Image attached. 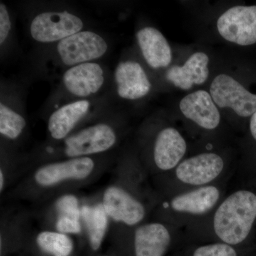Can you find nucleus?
Segmentation results:
<instances>
[{"label":"nucleus","mask_w":256,"mask_h":256,"mask_svg":"<svg viewBox=\"0 0 256 256\" xmlns=\"http://www.w3.org/2000/svg\"><path fill=\"white\" fill-rule=\"evenodd\" d=\"M26 126V120L3 102L0 104V133L11 140L16 139Z\"/></svg>","instance_id":"21"},{"label":"nucleus","mask_w":256,"mask_h":256,"mask_svg":"<svg viewBox=\"0 0 256 256\" xmlns=\"http://www.w3.org/2000/svg\"><path fill=\"white\" fill-rule=\"evenodd\" d=\"M94 169V162L90 158H76L44 166L37 172L35 178L40 184L50 186L67 178H86Z\"/></svg>","instance_id":"12"},{"label":"nucleus","mask_w":256,"mask_h":256,"mask_svg":"<svg viewBox=\"0 0 256 256\" xmlns=\"http://www.w3.org/2000/svg\"><path fill=\"white\" fill-rule=\"evenodd\" d=\"M38 246L53 256H69L73 252V242L64 234L43 232L37 238Z\"/></svg>","instance_id":"20"},{"label":"nucleus","mask_w":256,"mask_h":256,"mask_svg":"<svg viewBox=\"0 0 256 256\" xmlns=\"http://www.w3.org/2000/svg\"><path fill=\"white\" fill-rule=\"evenodd\" d=\"M210 94L218 107L230 108L240 117L248 118L256 112V95L229 76H217L210 86Z\"/></svg>","instance_id":"4"},{"label":"nucleus","mask_w":256,"mask_h":256,"mask_svg":"<svg viewBox=\"0 0 256 256\" xmlns=\"http://www.w3.org/2000/svg\"><path fill=\"white\" fill-rule=\"evenodd\" d=\"M90 102L86 100L75 101L60 107L50 116L48 130L55 140H63L88 114Z\"/></svg>","instance_id":"16"},{"label":"nucleus","mask_w":256,"mask_h":256,"mask_svg":"<svg viewBox=\"0 0 256 256\" xmlns=\"http://www.w3.org/2000/svg\"><path fill=\"white\" fill-rule=\"evenodd\" d=\"M218 32L228 42L240 46L256 43V6L230 8L218 20Z\"/></svg>","instance_id":"5"},{"label":"nucleus","mask_w":256,"mask_h":256,"mask_svg":"<svg viewBox=\"0 0 256 256\" xmlns=\"http://www.w3.org/2000/svg\"><path fill=\"white\" fill-rule=\"evenodd\" d=\"M224 166L220 156L212 153L202 154L182 163L176 170V176L188 184H206L220 176Z\"/></svg>","instance_id":"9"},{"label":"nucleus","mask_w":256,"mask_h":256,"mask_svg":"<svg viewBox=\"0 0 256 256\" xmlns=\"http://www.w3.org/2000/svg\"><path fill=\"white\" fill-rule=\"evenodd\" d=\"M218 198V190L214 186H206L176 197L172 206L176 212L203 214L215 206Z\"/></svg>","instance_id":"18"},{"label":"nucleus","mask_w":256,"mask_h":256,"mask_svg":"<svg viewBox=\"0 0 256 256\" xmlns=\"http://www.w3.org/2000/svg\"><path fill=\"white\" fill-rule=\"evenodd\" d=\"M186 152V143L174 128H166L156 138L154 146V161L160 170L174 168Z\"/></svg>","instance_id":"15"},{"label":"nucleus","mask_w":256,"mask_h":256,"mask_svg":"<svg viewBox=\"0 0 256 256\" xmlns=\"http://www.w3.org/2000/svg\"><path fill=\"white\" fill-rule=\"evenodd\" d=\"M108 45L95 32L85 31L76 34L58 42L57 52L64 65L73 67L90 63L107 53Z\"/></svg>","instance_id":"3"},{"label":"nucleus","mask_w":256,"mask_h":256,"mask_svg":"<svg viewBox=\"0 0 256 256\" xmlns=\"http://www.w3.org/2000/svg\"><path fill=\"white\" fill-rule=\"evenodd\" d=\"M84 25L82 18L68 12H47L35 16L30 33L37 42L54 43L82 32Z\"/></svg>","instance_id":"2"},{"label":"nucleus","mask_w":256,"mask_h":256,"mask_svg":"<svg viewBox=\"0 0 256 256\" xmlns=\"http://www.w3.org/2000/svg\"><path fill=\"white\" fill-rule=\"evenodd\" d=\"M104 206L114 220L130 226L140 222L146 214L142 205L120 188H111L106 192Z\"/></svg>","instance_id":"11"},{"label":"nucleus","mask_w":256,"mask_h":256,"mask_svg":"<svg viewBox=\"0 0 256 256\" xmlns=\"http://www.w3.org/2000/svg\"><path fill=\"white\" fill-rule=\"evenodd\" d=\"M194 256H237L234 248L226 244H214L197 249Z\"/></svg>","instance_id":"23"},{"label":"nucleus","mask_w":256,"mask_h":256,"mask_svg":"<svg viewBox=\"0 0 256 256\" xmlns=\"http://www.w3.org/2000/svg\"><path fill=\"white\" fill-rule=\"evenodd\" d=\"M116 142L112 128L106 124H98L82 130L66 141V154L76 158L108 150Z\"/></svg>","instance_id":"6"},{"label":"nucleus","mask_w":256,"mask_h":256,"mask_svg":"<svg viewBox=\"0 0 256 256\" xmlns=\"http://www.w3.org/2000/svg\"><path fill=\"white\" fill-rule=\"evenodd\" d=\"M256 218V195L248 191L236 192L216 213V234L224 242L236 245L248 236Z\"/></svg>","instance_id":"1"},{"label":"nucleus","mask_w":256,"mask_h":256,"mask_svg":"<svg viewBox=\"0 0 256 256\" xmlns=\"http://www.w3.org/2000/svg\"><path fill=\"white\" fill-rule=\"evenodd\" d=\"M137 40L146 63L154 69L166 68L172 60L168 42L162 34L153 28H146L138 32Z\"/></svg>","instance_id":"13"},{"label":"nucleus","mask_w":256,"mask_h":256,"mask_svg":"<svg viewBox=\"0 0 256 256\" xmlns=\"http://www.w3.org/2000/svg\"><path fill=\"white\" fill-rule=\"evenodd\" d=\"M180 106L184 116L200 127L214 130L220 126V111L210 94L204 90H198L186 96Z\"/></svg>","instance_id":"10"},{"label":"nucleus","mask_w":256,"mask_h":256,"mask_svg":"<svg viewBox=\"0 0 256 256\" xmlns=\"http://www.w3.org/2000/svg\"><path fill=\"white\" fill-rule=\"evenodd\" d=\"M114 80L120 97L134 100L146 97L152 84L142 66L132 60L122 62L114 72Z\"/></svg>","instance_id":"8"},{"label":"nucleus","mask_w":256,"mask_h":256,"mask_svg":"<svg viewBox=\"0 0 256 256\" xmlns=\"http://www.w3.org/2000/svg\"><path fill=\"white\" fill-rule=\"evenodd\" d=\"M12 30L9 11L4 3L0 4V45L2 46L8 40Z\"/></svg>","instance_id":"24"},{"label":"nucleus","mask_w":256,"mask_h":256,"mask_svg":"<svg viewBox=\"0 0 256 256\" xmlns=\"http://www.w3.org/2000/svg\"><path fill=\"white\" fill-rule=\"evenodd\" d=\"M210 58L204 53H196L188 58L184 66L172 67L166 73V78L182 90L191 89L194 84L202 85L210 75Z\"/></svg>","instance_id":"14"},{"label":"nucleus","mask_w":256,"mask_h":256,"mask_svg":"<svg viewBox=\"0 0 256 256\" xmlns=\"http://www.w3.org/2000/svg\"><path fill=\"white\" fill-rule=\"evenodd\" d=\"M57 210L60 214V222H79L80 210L78 201L73 196L62 197L57 202Z\"/></svg>","instance_id":"22"},{"label":"nucleus","mask_w":256,"mask_h":256,"mask_svg":"<svg viewBox=\"0 0 256 256\" xmlns=\"http://www.w3.org/2000/svg\"><path fill=\"white\" fill-rule=\"evenodd\" d=\"M250 131H252V137L256 140V112L252 116L250 120Z\"/></svg>","instance_id":"25"},{"label":"nucleus","mask_w":256,"mask_h":256,"mask_svg":"<svg viewBox=\"0 0 256 256\" xmlns=\"http://www.w3.org/2000/svg\"><path fill=\"white\" fill-rule=\"evenodd\" d=\"M63 82L70 94L85 98L100 92L105 82V72L100 64L94 62L80 64L65 72Z\"/></svg>","instance_id":"7"},{"label":"nucleus","mask_w":256,"mask_h":256,"mask_svg":"<svg viewBox=\"0 0 256 256\" xmlns=\"http://www.w3.org/2000/svg\"><path fill=\"white\" fill-rule=\"evenodd\" d=\"M82 215L88 230L90 244L94 250L100 248L107 228L108 220L104 205L90 208L84 207Z\"/></svg>","instance_id":"19"},{"label":"nucleus","mask_w":256,"mask_h":256,"mask_svg":"<svg viewBox=\"0 0 256 256\" xmlns=\"http://www.w3.org/2000/svg\"><path fill=\"white\" fill-rule=\"evenodd\" d=\"M0 188L1 190H2L3 186H4V178H3V173L1 171L0 172Z\"/></svg>","instance_id":"26"},{"label":"nucleus","mask_w":256,"mask_h":256,"mask_svg":"<svg viewBox=\"0 0 256 256\" xmlns=\"http://www.w3.org/2000/svg\"><path fill=\"white\" fill-rule=\"evenodd\" d=\"M170 234L164 226L149 224L136 234V256H163L170 244Z\"/></svg>","instance_id":"17"}]
</instances>
